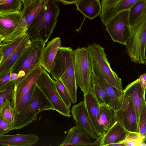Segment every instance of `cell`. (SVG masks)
Instances as JSON below:
<instances>
[{"label": "cell", "mask_w": 146, "mask_h": 146, "mask_svg": "<svg viewBox=\"0 0 146 146\" xmlns=\"http://www.w3.org/2000/svg\"><path fill=\"white\" fill-rule=\"evenodd\" d=\"M27 35L26 34L9 43L0 44V66L18 47Z\"/></svg>", "instance_id": "26"}, {"label": "cell", "mask_w": 146, "mask_h": 146, "mask_svg": "<svg viewBox=\"0 0 146 146\" xmlns=\"http://www.w3.org/2000/svg\"><path fill=\"white\" fill-rule=\"evenodd\" d=\"M60 11L55 0H46L42 10L27 27L26 34L31 41L40 40L45 44L55 28Z\"/></svg>", "instance_id": "2"}, {"label": "cell", "mask_w": 146, "mask_h": 146, "mask_svg": "<svg viewBox=\"0 0 146 146\" xmlns=\"http://www.w3.org/2000/svg\"><path fill=\"white\" fill-rule=\"evenodd\" d=\"M61 42L59 37L54 38L47 43L43 51L40 64L42 67L49 73L58 48L61 45Z\"/></svg>", "instance_id": "21"}, {"label": "cell", "mask_w": 146, "mask_h": 146, "mask_svg": "<svg viewBox=\"0 0 146 146\" xmlns=\"http://www.w3.org/2000/svg\"><path fill=\"white\" fill-rule=\"evenodd\" d=\"M71 111L76 125L85 131L91 138L98 139L99 137L95 132L91 124L84 102L81 101L73 105Z\"/></svg>", "instance_id": "15"}, {"label": "cell", "mask_w": 146, "mask_h": 146, "mask_svg": "<svg viewBox=\"0 0 146 146\" xmlns=\"http://www.w3.org/2000/svg\"><path fill=\"white\" fill-rule=\"evenodd\" d=\"M98 84L106 91L111 100L110 107L115 111L121 106L124 92L110 84L106 80L92 72V84Z\"/></svg>", "instance_id": "18"}, {"label": "cell", "mask_w": 146, "mask_h": 146, "mask_svg": "<svg viewBox=\"0 0 146 146\" xmlns=\"http://www.w3.org/2000/svg\"><path fill=\"white\" fill-rule=\"evenodd\" d=\"M31 42L27 35L18 47L0 66V77L11 70L14 64Z\"/></svg>", "instance_id": "23"}, {"label": "cell", "mask_w": 146, "mask_h": 146, "mask_svg": "<svg viewBox=\"0 0 146 146\" xmlns=\"http://www.w3.org/2000/svg\"><path fill=\"white\" fill-rule=\"evenodd\" d=\"M90 136L84 130L77 125L70 128L59 146H95L97 145L98 142L93 141Z\"/></svg>", "instance_id": "16"}, {"label": "cell", "mask_w": 146, "mask_h": 146, "mask_svg": "<svg viewBox=\"0 0 146 146\" xmlns=\"http://www.w3.org/2000/svg\"><path fill=\"white\" fill-rule=\"evenodd\" d=\"M123 91L129 97L133 103L138 126L140 114L146 103L145 95L139 84V78L126 86Z\"/></svg>", "instance_id": "17"}, {"label": "cell", "mask_w": 146, "mask_h": 146, "mask_svg": "<svg viewBox=\"0 0 146 146\" xmlns=\"http://www.w3.org/2000/svg\"><path fill=\"white\" fill-rule=\"evenodd\" d=\"M139 82L143 94L145 95L146 89V72L139 78Z\"/></svg>", "instance_id": "38"}, {"label": "cell", "mask_w": 146, "mask_h": 146, "mask_svg": "<svg viewBox=\"0 0 146 146\" xmlns=\"http://www.w3.org/2000/svg\"><path fill=\"white\" fill-rule=\"evenodd\" d=\"M75 78L77 87L86 94L91 90L92 68L87 47H78L74 50Z\"/></svg>", "instance_id": "7"}, {"label": "cell", "mask_w": 146, "mask_h": 146, "mask_svg": "<svg viewBox=\"0 0 146 146\" xmlns=\"http://www.w3.org/2000/svg\"><path fill=\"white\" fill-rule=\"evenodd\" d=\"M35 86L25 95L19 104L14 110L15 115L19 113L29 104L33 93Z\"/></svg>", "instance_id": "34"}, {"label": "cell", "mask_w": 146, "mask_h": 146, "mask_svg": "<svg viewBox=\"0 0 146 146\" xmlns=\"http://www.w3.org/2000/svg\"><path fill=\"white\" fill-rule=\"evenodd\" d=\"M50 73L55 80L61 81L69 95L72 103H76L78 87L75 74L74 50L71 47L60 46Z\"/></svg>", "instance_id": "1"}, {"label": "cell", "mask_w": 146, "mask_h": 146, "mask_svg": "<svg viewBox=\"0 0 146 146\" xmlns=\"http://www.w3.org/2000/svg\"><path fill=\"white\" fill-rule=\"evenodd\" d=\"M142 143L143 144L144 146H146V137L143 139Z\"/></svg>", "instance_id": "43"}, {"label": "cell", "mask_w": 146, "mask_h": 146, "mask_svg": "<svg viewBox=\"0 0 146 146\" xmlns=\"http://www.w3.org/2000/svg\"><path fill=\"white\" fill-rule=\"evenodd\" d=\"M131 33L125 45L131 61L145 64L146 43V13L136 23L131 26Z\"/></svg>", "instance_id": "6"}, {"label": "cell", "mask_w": 146, "mask_h": 146, "mask_svg": "<svg viewBox=\"0 0 146 146\" xmlns=\"http://www.w3.org/2000/svg\"><path fill=\"white\" fill-rule=\"evenodd\" d=\"M19 78V75L18 74L14 73H11V74L10 81H14L17 80Z\"/></svg>", "instance_id": "41"}, {"label": "cell", "mask_w": 146, "mask_h": 146, "mask_svg": "<svg viewBox=\"0 0 146 146\" xmlns=\"http://www.w3.org/2000/svg\"><path fill=\"white\" fill-rule=\"evenodd\" d=\"M100 124L105 132L117 121L115 111L108 106L100 105Z\"/></svg>", "instance_id": "24"}, {"label": "cell", "mask_w": 146, "mask_h": 146, "mask_svg": "<svg viewBox=\"0 0 146 146\" xmlns=\"http://www.w3.org/2000/svg\"><path fill=\"white\" fill-rule=\"evenodd\" d=\"M55 81L57 89L59 95L66 105L70 108L72 102L67 90L60 80H56Z\"/></svg>", "instance_id": "33"}, {"label": "cell", "mask_w": 146, "mask_h": 146, "mask_svg": "<svg viewBox=\"0 0 146 146\" xmlns=\"http://www.w3.org/2000/svg\"><path fill=\"white\" fill-rule=\"evenodd\" d=\"M23 4V8L25 9L34 0H21Z\"/></svg>", "instance_id": "40"}, {"label": "cell", "mask_w": 146, "mask_h": 146, "mask_svg": "<svg viewBox=\"0 0 146 146\" xmlns=\"http://www.w3.org/2000/svg\"><path fill=\"white\" fill-rule=\"evenodd\" d=\"M36 84L54 106L55 111L64 116H71L70 108L64 102L58 92L55 80L43 68Z\"/></svg>", "instance_id": "9"}, {"label": "cell", "mask_w": 146, "mask_h": 146, "mask_svg": "<svg viewBox=\"0 0 146 146\" xmlns=\"http://www.w3.org/2000/svg\"><path fill=\"white\" fill-rule=\"evenodd\" d=\"M21 0H0V13L21 11Z\"/></svg>", "instance_id": "29"}, {"label": "cell", "mask_w": 146, "mask_h": 146, "mask_svg": "<svg viewBox=\"0 0 146 146\" xmlns=\"http://www.w3.org/2000/svg\"><path fill=\"white\" fill-rule=\"evenodd\" d=\"M143 139L140 137L139 133L128 131L125 139L118 143L122 146H141Z\"/></svg>", "instance_id": "32"}, {"label": "cell", "mask_w": 146, "mask_h": 146, "mask_svg": "<svg viewBox=\"0 0 146 146\" xmlns=\"http://www.w3.org/2000/svg\"><path fill=\"white\" fill-rule=\"evenodd\" d=\"M140 0H102V10L100 14L101 21L106 26L119 13L129 10Z\"/></svg>", "instance_id": "14"}, {"label": "cell", "mask_w": 146, "mask_h": 146, "mask_svg": "<svg viewBox=\"0 0 146 146\" xmlns=\"http://www.w3.org/2000/svg\"><path fill=\"white\" fill-rule=\"evenodd\" d=\"M75 4L77 9L90 19L95 18L102 11L100 0H78Z\"/></svg>", "instance_id": "22"}, {"label": "cell", "mask_w": 146, "mask_h": 146, "mask_svg": "<svg viewBox=\"0 0 146 146\" xmlns=\"http://www.w3.org/2000/svg\"><path fill=\"white\" fill-rule=\"evenodd\" d=\"M138 127L139 136L143 139L146 137V103L140 114Z\"/></svg>", "instance_id": "35"}, {"label": "cell", "mask_w": 146, "mask_h": 146, "mask_svg": "<svg viewBox=\"0 0 146 146\" xmlns=\"http://www.w3.org/2000/svg\"><path fill=\"white\" fill-rule=\"evenodd\" d=\"M84 103L92 128L98 136L100 137L105 131L100 124V104L92 89L84 94Z\"/></svg>", "instance_id": "13"}, {"label": "cell", "mask_w": 146, "mask_h": 146, "mask_svg": "<svg viewBox=\"0 0 146 146\" xmlns=\"http://www.w3.org/2000/svg\"><path fill=\"white\" fill-rule=\"evenodd\" d=\"M61 2L64 5L75 4L78 0H55Z\"/></svg>", "instance_id": "39"}, {"label": "cell", "mask_w": 146, "mask_h": 146, "mask_svg": "<svg viewBox=\"0 0 146 146\" xmlns=\"http://www.w3.org/2000/svg\"><path fill=\"white\" fill-rule=\"evenodd\" d=\"M145 67L146 68V43L145 46Z\"/></svg>", "instance_id": "42"}, {"label": "cell", "mask_w": 146, "mask_h": 146, "mask_svg": "<svg viewBox=\"0 0 146 146\" xmlns=\"http://www.w3.org/2000/svg\"><path fill=\"white\" fill-rule=\"evenodd\" d=\"M12 130V125L0 115V135L6 134Z\"/></svg>", "instance_id": "36"}, {"label": "cell", "mask_w": 146, "mask_h": 146, "mask_svg": "<svg viewBox=\"0 0 146 146\" xmlns=\"http://www.w3.org/2000/svg\"><path fill=\"white\" fill-rule=\"evenodd\" d=\"M115 112L117 121L125 129L129 132L139 133L134 106L129 97L124 92L121 106Z\"/></svg>", "instance_id": "12"}, {"label": "cell", "mask_w": 146, "mask_h": 146, "mask_svg": "<svg viewBox=\"0 0 146 146\" xmlns=\"http://www.w3.org/2000/svg\"><path fill=\"white\" fill-rule=\"evenodd\" d=\"M11 70L0 77V89L1 88L10 82Z\"/></svg>", "instance_id": "37"}, {"label": "cell", "mask_w": 146, "mask_h": 146, "mask_svg": "<svg viewBox=\"0 0 146 146\" xmlns=\"http://www.w3.org/2000/svg\"><path fill=\"white\" fill-rule=\"evenodd\" d=\"M106 26V31L113 41L125 45L131 33L129 10L118 13Z\"/></svg>", "instance_id": "10"}, {"label": "cell", "mask_w": 146, "mask_h": 146, "mask_svg": "<svg viewBox=\"0 0 146 146\" xmlns=\"http://www.w3.org/2000/svg\"><path fill=\"white\" fill-rule=\"evenodd\" d=\"M46 0H34L23 11L27 27L44 7Z\"/></svg>", "instance_id": "25"}, {"label": "cell", "mask_w": 146, "mask_h": 146, "mask_svg": "<svg viewBox=\"0 0 146 146\" xmlns=\"http://www.w3.org/2000/svg\"><path fill=\"white\" fill-rule=\"evenodd\" d=\"M87 47L90 57L92 72L117 89L123 91L121 79L111 69L104 49L96 43L90 44Z\"/></svg>", "instance_id": "3"}, {"label": "cell", "mask_w": 146, "mask_h": 146, "mask_svg": "<svg viewBox=\"0 0 146 146\" xmlns=\"http://www.w3.org/2000/svg\"><path fill=\"white\" fill-rule=\"evenodd\" d=\"M128 131L117 121L96 141L97 146H109L110 145L120 142L125 138Z\"/></svg>", "instance_id": "19"}, {"label": "cell", "mask_w": 146, "mask_h": 146, "mask_svg": "<svg viewBox=\"0 0 146 146\" xmlns=\"http://www.w3.org/2000/svg\"><path fill=\"white\" fill-rule=\"evenodd\" d=\"M23 11L0 13V44L11 42L26 34Z\"/></svg>", "instance_id": "5"}, {"label": "cell", "mask_w": 146, "mask_h": 146, "mask_svg": "<svg viewBox=\"0 0 146 146\" xmlns=\"http://www.w3.org/2000/svg\"><path fill=\"white\" fill-rule=\"evenodd\" d=\"M146 13V1L140 0L129 9V19L130 26L137 22Z\"/></svg>", "instance_id": "27"}, {"label": "cell", "mask_w": 146, "mask_h": 146, "mask_svg": "<svg viewBox=\"0 0 146 146\" xmlns=\"http://www.w3.org/2000/svg\"><path fill=\"white\" fill-rule=\"evenodd\" d=\"M43 68L39 65L23 78L14 81L15 85L11 102L14 110L23 97L36 84Z\"/></svg>", "instance_id": "11"}, {"label": "cell", "mask_w": 146, "mask_h": 146, "mask_svg": "<svg viewBox=\"0 0 146 146\" xmlns=\"http://www.w3.org/2000/svg\"><path fill=\"white\" fill-rule=\"evenodd\" d=\"M14 85V81H10L0 89V109L11 100Z\"/></svg>", "instance_id": "30"}, {"label": "cell", "mask_w": 146, "mask_h": 146, "mask_svg": "<svg viewBox=\"0 0 146 146\" xmlns=\"http://www.w3.org/2000/svg\"><path fill=\"white\" fill-rule=\"evenodd\" d=\"M55 109L41 90L35 84L31 99L29 104L18 114L15 115L13 130L20 129L36 121L39 113Z\"/></svg>", "instance_id": "4"}, {"label": "cell", "mask_w": 146, "mask_h": 146, "mask_svg": "<svg viewBox=\"0 0 146 146\" xmlns=\"http://www.w3.org/2000/svg\"><path fill=\"white\" fill-rule=\"evenodd\" d=\"M145 1H146V0H145Z\"/></svg>", "instance_id": "44"}, {"label": "cell", "mask_w": 146, "mask_h": 146, "mask_svg": "<svg viewBox=\"0 0 146 146\" xmlns=\"http://www.w3.org/2000/svg\"><path fill=\"white\" fill-rule=\"evenodd\" d=\"M92 90L100 105L108 106L110 107L111 100L106 90L100 86L92 84Z\"/></svg>", "instance_id": "28"}, {"label": "cell", "mask_w": 146, "mask_h": 146, "mask_svg": "<svg viewBox=\"0 0 146 146\" xmlns=\"http://www.w3.org/2000/svg\"><path fill=\"white\" fill-rule=\"evenodd\" d=\"M0 115L12 125L13 130L15 122V115L11 101L0 109Z\"/></svg>", "instance_id": "31"}, {"label": "cell", "mask_w": 146, "mask_h": 146, "mask_svg": "<svg viewBox=\"0 0 146 146\" xmlns=\"http://www.w3.org/2000/svg\"><path fill=\"white\" fill-rule=\"evenodd\" d=\"M45 45L41 41H31L11 69V73H16L19 75V78L15 81L23 78L40 64L42 56Z\"/></svg>", "instance_id": "8"}, {"label": "cell", "mask_w": 146, "mask_h": 146, "mask_svg": "<svg viewBox=\"0 0 146 146\" xmlns=\"http://www.w3.org/2000/svg\"><path fill=\"white\" fill-rule=\"evenodd\" d=\"M38 136L33 134L0 135V145L7 146H31L37 143Z\"/></svg>", "instance_id": "20"}]
</instances>
